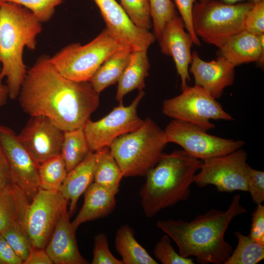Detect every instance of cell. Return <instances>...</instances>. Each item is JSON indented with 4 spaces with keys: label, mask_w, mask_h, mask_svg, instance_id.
I'll return each instance as SVG.
<instances>
[{
    "label": "cell",
    "mask_w": 264,
    "mask_h": 264,
    "mask_svg": "<svg viewBox=\"0 0 264 264\" xmlns=\"http://www.w3.org/2000/svg\"><path fill=\"white\" fill-rule=\"evenodd\" d=\"M99 94L89 81L62 75L43 55L27 70L18 97L25 113L45 116L67 131L84 127L99 106Z\"/></svg>",
    "instance_id": "obj_1"
},
{
    "label": "cell",
    "mask_w": 264,
    "mask_h": 264,
    "mask_svg": "<svg viewBox=\"0 0 264 264\" xmlns=\"http://www.w3.org/2000/svg\"><path fill=\"white\" fill-rule=\"evenodd\" d=\"M246 212L236 194L225 211L211 209L190 221L159 220L156 226L175 242L181 256L194 257L201 264H225L233 251L225 233L235 217Z\"/></svg>",
    "instance_id": "obj_2"
},
{
    "label": "cell",
    "mask_w": 264,
    "mask_h": 264,
    "mask_svg": "<svg viewBox=\"0 0 264 264\" xmlns=\"http://www.w3.org/2000/svg\"><path fill=\"white\" fill-rule=\"evenodd\" d=\"M42 23L27 8L0 1V80H6L9 98L18 97L27 69L23 59L25 47L34 50Z\"/></svg>",
    "instance_id": "obj_3"
},
{
    "label": "cell",
    "mask_w": 264,
    "mask_h": 264,
    "mask_svg": "<svg viewBox=\"0 0 264 264\" xmlns=\"http://www.w3.org/2000/svg\"><path fill=\"white\" fill-rule=\"evenodd\" d=\"M201 163L183 150L163 153L146 174L139 191L145 216L153 217L161 210L187 199Z\"/></svg>",
    "instance_id": "obj_4"
},
{
    "label": "cell",
    "mask_w": 264,
    "mask_h": 264,
    "mask_svg": "<svg viewBox=\"0 0 264 264\" xmlns=\"http://www.w3.org/2000/svg\"><path fill=\"white\" fill-rule=\"evenodd\" d=\"M167 144L164 131L147 118L140 127L116 139L109 148L124 177L142 176L156 164Z\"/></svg>",
    "instance_id": "obj_5"
},
{
    "label": "cell",
    "mask_w": 264,
    "mask_h": 264,
    "mask_svg": "<svg viewBox=\"0 0 264 264\" xmlns=\"http://www.w3.org/2000/svg\"><path fill=\"white\" fill-rule=\"evenodd\" d=\"M128 47L106 28L87 44L76 43L65 46L50 56V61L54 67L67 79L77 82L89 81L107 58Z\"/></svg>",
    "instance_id": "obj_6"
},
{
    "label": "cell",
    "mask_w": 264,
    "mask_h": 264,
    "mask_svg": "<svg viewBox=\"0 0 264 264\" xmlns=\"http://www.w3.org/2000/svg\"><path fill=\"white\" fill-rule=\"evenodd\" d=\"M253 2L226 3L199 0L194 5L193 27L198 37L219 48L230 37L244 30L246 15Z\"/></svg>",
    "instance_id": "obj_7"
},
{
    "label": "cell",
    "mask_w": 264,
    "mask_h": 264,
    "mask_svg": "<svg viewBox=\"0 0 264 264\" xmlns=\"http://www.w3.org/2000/svg\"><path fill=\"white\" fill-rule=\"evenodd\" d=\"M162 112L174 119L196 125L207 131L215 128L211 120L234 119L216 99L195 84L187 86L178 95L164 100Z\"/></svg>",
    "instance_id": "obj_8"
},
{
    "label": "cell",
    "mask_w": 264,
    "mask_h": 264,
    "mask_svg": "<svg viewBox=\"0 0 264 264\" xmlns=\"http://www.w3.org/2000/svg\"><path fill=\"white\" fill-rule=\"evenodd\" d=\"M164 131L168 143L178 144L187 153L202 161L228 154L245 144L243 140L211 135L196 125L176 119Z\"/></svg>",
    "instance_id": "obj_9"
},
{
    "label": "cell",
    "mask_w": 264,
    "mask_h": 264,
    "mask_svg": "<svg viewBox=\"0 0 264 264\" xmlns=\"http://www.w3.org/2000/svg\"><path fill=\"white\" fill-rule=\"evenodd\" d=\"M247 157L246 153L240 149L204 160L195 176L194 183L200 188L213 185L221 192H248L249 166Z\"/></svg>",
    "instance_id": "obj_10"
},
{
    "label": "cell",
    "mask_w": 264,
    "mask_h": 264,
    "mask_svg": "<svg viewBox=\"0 0 264 264\" xmlns=\"http://www.w3.org/2000/svg\"><path fill=\"white\" fill-rule=\"evenodd\" d=\"M144 95L143 90L139 91L129 106L119 103L101 119L95 121L89 119L87 121L83 128L90 152H96L109 147L117 138L142 126L144 120L138 116L137 107Z\"/></svg>",
    "instance_id": "obj_11"
},
{
    "label": "cell",
    "mask_w": 264,
    "mask_h": 264,
    "mask_svg": "<svg viewBox=\"0 0 264 264\" xmlns=\"http://www.w3.org/2000/svg\"><path fill=\"white\" fill-rule=\"evenodd\" d=\"M66 201L59 191L39 188L28 206L24 221L33 247L45 248Z\"/></svg>",
    "instance_id": "obj_12"
},
{
    "label": "cell",
    "mask_w": 264,
    "mask_h": 264,
    "mask_svg": "<svg viewBox=\"0 0 264 264\" xmlns=\"http://www.w3.org/2000/svg\"><path fill=\"white\" fill-rule=\"evenodd\" d=\"M0 140L13 182L30 202L40 188L39 167L10 128L0 125Z\"/></svg>",
    "instance_id": "obj_13"
},
{
    "label": "cell",
    "mask_w": 264,
    "mask_h": 264,
    "mask_svg": "<svg viewBox=\"0 0 264 264\" xmlns=\"http://www.w3.org/2000/svg\"><path fill=\"white\" fill-rule=\"evenodd\" d=\"M17 135L38 167L61 154L64 131L45 116H30Z\"/></svg>",
    "instance_id": "obj_14"
},
{
    "label": "cell",
    "mask_w": 264,
    "mask_h": 264,
    "mask_svg": "<svg viewBox=\"0 0 264 264\" xmlns=\"http://www.w3.org/2000/svg\"><path fill=\"white\" fill-rule=\"evenodd\" d=\"M106 28L132 50H148L156 39L149 30L136 26L115 0H93Z\"/></svg>",
    "instance_id": "obj_15"
},
{
    "label": "cell",
    "mask_w": 264,
    "mask_h": 264,
    "mask_svg": "<svg viewBox=\"0 0 264 264\" xmlns=\"http://www.w3.org/2000/svg\"><path fill=\"white\" fill-rule=\"evenodd\" d=\"M183 20L177 15L165 24L158 39L161 52L172 57L181 80V90L190 81L189 66L192 61L191 48L194 42L185 30Z\"/></svg>",
    "instance_id": "obj_16"
},
{
    "label": "cell",
    "mask_w": 264,
    "mask_h": 264,
    "mask_svg": "<svg viewBox=\"0 0 264 264\" xmlns=\"http://www.w3.org/2000/svg\"><path fill=\"white\" fill-rule=\"evenodd\" d=\"M235 66L224 57L206 62L200 58L197 51L192 53L189 72L192 73L195 84L207 91L216 99L220 98L224 89L234 82Z\"/></svg>",
    "instance_id": "obj_17"
},
{
    "label": "cell",
    "mask_w": 264,
    "mask_h": 264,
    "mask_svg": "<svg viewBox=\"0 0 264 264\" xmlns=\"http://www.w3.org/2000/svg\"><path fill=\"white\" fill-rule=\"evenodd\" d=\"M66 201L44 249L55 264H87L79 252Z\"/></svg>",
    "instance_id": "obj_18"
},
{
    "label": "cell",
    "mask_w": 264,
    "mask_h": 264,
    "mask_svg": "<svg viewBox=\"0 0 264 264\" xmlns=\"http://www.w3.org/2000/svg\"><path fill=\"white\" fill-rule=\"evenodd\" d=\"M219 49V55L235 67L256 62L262 67L264 62V34L256 35L244 30L229 38Z\"/></svg>",
    "instance_id": "obj_19"
},
{
    "label": "cell",
    "mask_w": 264,
    "mask_h": 264,
    "mask_svg": "<svg viewBox=\"0 0 264 264\" xmlns=\"http://www.w3.org/2000/svg\"><path fill=\"white\" fill-rule=\"evenodd\" d=\"M95 161V153L89 152L82 161L68 172L60 188L59 191L69 203L70 216L80 196L93 182Z\"/></svg>",
    "instance_id": "obj_20"
},
{
    "label": "cell",
    "mask_w": 264,
    "mask_h": 264,
    "mask_svg": "<svg viewBox=\"0 0 264 264\" xmlns=\"http://www.w3.org/2000/svg\"><path fill=\"white\" fill-rule=\"evenodd\" d=\"M116 195L93 182L85 192L84 201L77 216L71 222L76 231L82 223L105 217L116 205Z\"/></svg>",
    "instance_id": "obj_21"
},
{
    "label": "cell",
    "mask_w": 264,
    "mask_h": 264,
    "mask_svg": "<svg viewBox=\"0 0 264 264\" xmlns=\"http://www.w3.org/2000/svg\"><path fill=\"white\" fill-rule=\"evenodd\" d=\"M147 51H132L129 63L118 82L115 97L119 103H123L124 96L130 92L144 88L145 79L150 68Z\"/></svg>",
    "instance_id": "obj_22"
},
{
    "label": "cell",
    "mask_w": 264,
    "mask_h": 264,
    "mask_svg": "<svg viewBox=\"0 0 264 264\" xmlns=\"http://www.w3.org/2000/svg\"><path fill=\"white\" fill-rule=\"evenodd\" d=\"M30 202L15 183L0 191V233L17 223L24 226Z\"/></svg>",
    "instance_id": "obj_23"
},
{
    "label": "cell",
    "mask_w": 264,
    "mask_h": 264,
    "mask_svg": "<svg viewBox=\"0 0 264 264\" xmlns=\"http://www.w3.org/2000/svg\"><path fill=\"white\" fill-rule=\"evenodd\" d=\"M132 51L129 47L117 51L102 63L89 81L97 92L100 94L118 83L129 63Z\"/></svg>",
    "instance_id": "obj_24"
},
{
    "label": "cell",
    "mask_w": 264,
    "mask_h": 264,
    "mask_svg": "<svg viewBox=\"0 0 264 264\" xmlns=\"http://www.w3.org/2000/svg\"><path fill=\"white\" fill-rule=\"evenodd\" d=\"M115 247L123 264H158L136 241L133 229L127 224L117 230Z\"/></svg>",
    "instance_id": "obj_25"
},
{
    "label": "cell",
    "mask_w": 264,
    "mask_h": 264,
    "mask_svg": "<svg viewBox=\"0 0 264 264\" xmlns=\"http://www.w3.org/2000/svg\"><path fill=\"white\" fill-rule=\"evenodd\" d=\"M95 153L96 161L93 182L116 195L121 180L124 177L119 166L112 155L109 147Z\"/></svg>",
    "instance_id": "obj_26"
},
{
    "label": "cell",
    "mask_w": 264,
    "mask_h": 264,
    "mask_svg": "<svg viewBox=\"0 0 264 264\" xmlns=\"http://www.w3.org/2000/svg\"><path fill=\"white\" fill-rule=\"evenodd\" d=\"M89 152L83 127L64 131L61 155L68 172L82 161Z\"/></svg>",
    "instance_id": "obj_27"
},
{
    "label": "cell",
    "mask_w": 264,
    "mask_h": 264,
    "mask_svg": "<svg viewBox=\"0 0 264 264\" xmlns=\"http://www.w3.org/2000/svg\"><path fill=\"white\" fill-rule=\"evenodd\" d=\"M234 235L238 240L237 245L225 264H256L264 259V244L239 231Z\"/></svg>",
    "instance_id": "obj_28"
},
{
    "label": "cell",
    "mask_w": 264,
    "mask_h": 264,
    "mask_svg": "<svg viewBox=\"0 0 264 264\" xmlns=\"http://www.w3.org/2000/svg\"><path fill=\"white\" fill-rule=\"evenodd\" d=\"M67 173L61 154L47 160L38 167L40 188L59 191Z\"/></svg>",
    "instance_id": "obj_29"
},
{
    "label": "cell",
    "mask_w": 264,
    "mask_h": 264,
    "mask_svg": "<svg viewBox=\"0 0 264 264\" xmlns=\"http://www.w3.org/2000/svg\"><path fill=\"white\" fill-rule=\"evenodd\" d=\"M121 5L137 27L149 30L153 26L149 0H120Z\"/></svg>",
    "instance_id": "obj_30"
},
{
    "label": "cell",
    "mask_w": 264,
    "mask_h": 264,
    "mask_svg": "<svg viewBox=\"0 0 264 264\" xmlns=\"http://www.w3.org/2000/svg\"><path fill=\"white\" fill-rule=\"evenodd\" d=\"M149 2L154 35L158 40L166 23L178 14L171 0H149Z\"/></svg>",
    "instance_id": "obj_31"
},
{
    "label": "cell",
    "mask_w": 264,
    "mask_h": 264,
    "mask_svg": "<svg viewBox=\"0 0 264 264\" xmlns=\"http://www.w3.org/2000/svg\"><path fill=\"white\" fill-rule=\"evenodd\" d=\"M0 234L4 237L15 253L23 262L33 247L23 224H14Z\"/></svg>",
    "instance_id": "obj_32"
},
{
    "label": "cell",
    "mask_w": 264,
    "mask_h": 264,
    "mask_svg": "<svg viewBox=\"0 0 264 264\" xmlns=\"http://www.w3.org/2000/svg\"><path fill=\"white\" fill-rule=\"evenodd\" d=\"M21 5L30 11L42 22H48L54 15L56 8L64 0H0Z\"/></svg>",
    "instance_id": "obj_33"
},
{
    "label": "cell",
    "mask_w": 264,
    "mask_h": 264,
    "mask_svg": "<svg viewBox=\"0 0 264 264\" xmlns=\"http://www.w3.org/2000/svg\"><path fill=\"white\" fill-rule=\"evenodd\" d=\"M155 258L163 264H193V260L177 253L172 246L170 237L165 234L157 242L153 251Z\"/></svg>",
    "instance_id": "obj_34"
},
{
    "label": "cell",
    "mask_w": 264,
    "mask_h": 264,
    "mask_svg": "<svg viewBox=\"0 0 264 264\" xmlns=\"http://www.w3.org/2000/svg\"><path fill=\"white\" fill-rule=\"evenodd\" d=\"M94 248L91 264H123L121 260L116 258L110 251L106 234L101 233L94 237Z\"/></svg>",
    "instance_id": "obj_35"
},
{
    "label": "cell",
    "mask_w": 264,
    "mask_h": 264,
    "mask_svg": "<svg viewBox=\"0 0 264 264\" xmlns=\"http://www.w3.org/2000/svg\"><path fill=\"white\" fill-rule=\"evenodd\" d=\"M244 30L256 35L264 34V0L254 3L247 13Z\"/></svg>",
    "instance_id": "obj_36"
},
{
    "label": "cell",
    "mask_w": 264,
    "mask_h": 264,
    "mask_svg": "<svg viewBox=\"0 0 264 264\" xmlns=\"http://www.w3.org/2000/svg\"><path fill=\"white\" fill-rule=\"evenodd\" d=\"M174 1L183 20L185 29L191 36L194 44L200 46L201 43L195 32L192 19L193 8L196 0H174Z\"/></svg>",
    "instance_id": "obj_37"
},
{
    "label": "cell",
    "mask_w": 264,
    "mask_h": 264,
    "mask_svg": "<svg viewBox=\"0 0 264 264\" xmlns=\"http://www.w3.org/2000/svg\"><path fill=\"white\" fill-rule=\"evenodd\" d=\"M248 192L250 193L253 201L257 204L264 201V172L249 166V176L248 181Z\"/></svg>",
    "instance_id": "obj_38"
},
{
    "label": "cell",
    "mask_w": 264,
    "mask_h": 264,
    "mask_svg": "<svg viewBox=\"0 0 264 264\" xmlns=\"http://www.w3.org/2000/svg\"><path fill=\"white\" fill-rule=\"evenodd\" d=\"M252 240L264 244V206L262 204L257 206L252 215V224L248 235Z\"/></svg>",
    "instance_id": "obj_39"
},
{
    "label": "cell",
    "mask_w": 264,
    "mask_h": 264,
    "mask_svg": "<svg viewBox=\"0 0 264 264\" xmlns=\"http://www.w3.org/2000/svg\"><path fill=\"white\" fill-rule=\"evenodd\" d=\"M23 261L15 253L4 237L0 234V264H22Z\"/></svg>",
    "instance_id": "obj_40"
},
{
    "label": "cell",
    "mask_w": 264,
    "mask_h": 264,
    "mask_svg": "<svg viewBox=\"0 0 264 264\" xmlns=\"http://www.w3.org/2000/svg\"><path fill=\"white\" fill-rule=\"evenodd\" d=\"M13 183L9 164L0 140V191Z\"/></svg>",
    "instance_id": "obj_41"
},
{
    "label": "cell",
    "mask_w": 264,
    "mask_h": 264,
    "mask_svg": "<svg viewBox=\"0 0 264 264\" xmlns=\"http://www.w3.org/2000/svg\"><path fill=\"white\" fill-rule=\"evenodd\" d=\"M23 264H53L44 248L32 247Z\"/></svg>",
    "instance_id": "obj_42"
},
{
    "label": "cell",
    "mask_w": 264,
    "mask_h": 264,
    "mask_svg": "<svg viewBox=\"0 0 264 264\" xmlns=\"http://www.w3.org/2000/svg\"><path fill=\"white\" fill-rule=\"evenodd\" d=\"M8 98L9 96L7 86L0 80V107L6 103Z\"/></svg>",
    "instance_id": "obj_43"
},
{
    "label": "cell",
    "mask_w": 264,
    "mask_h": 264,
    "mask_svg": "<svg viewBox=\"0 0 264 264\" xmlns=\"http://www.w3.org/2000/svg\"><path fill=\"white\" fill-rule=\"evenodd\" d=\"M219 0L221 1L226 3L235 4V3L243 2V1H250L253 3H255V2L262 0Z\"/></svg>",
    "instance_id": "obj_44"
},
{
    "label": "cell",
    "mask_w": 264,
    "mask_h": 264,
    "mask_svg": "<svg viewBox=\"0 0 264 264\" xmlns=\"http://www.w3.org/2000/svg\"><path fill=\"white\" fill-rule=\"evenodd\" d=\"M0 70H1V65H0Z\"/></svg>",
    "instance_id": "obj_45"
},
{
    "label": "cell",
    "mask_w": 264,
    "mask_h": 264,
    "mask_svg": "<svg viewBox=\"0 0 264 264\" xmlns=\"http://www.w3.org/2000/svg\"></svg>",
    "instance_id": "obj_46"
}]
</instances>
